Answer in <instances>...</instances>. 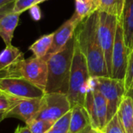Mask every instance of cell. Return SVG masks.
<instances>
[{
    "mask_svg": "<svg viewBox=\"0 0 133 133\" xmlns=\"http://www.w3.org/2000/svg\"><path fill=\"white\" fill-rule=\"evenodd\" d=\"M124 81L126 92L128 89L133 88V49L128 53L126 75Z\"/></svg>",
    "mask_w": 133,
    "mask_h": 133,
    "instance_id": "cell-23",
    "label": "cell"
},
{
    "mask_svg": "<svg viewBox=\"0 0 133 133\" xmlns=\"http://www.w3.org/2000/svg\"><path fill=\"white\" fill-rule=\"evenodd\" d=\"M89 85L98 90L107 102L108 121L117 114L125 95L124 81L109 76L90 77Z\"/></svg>",
    "mask_w": 133,
    "mask_h": 133,
    "instance_id": "cell-4",
    "label": "cell"
},
{
    "mask_svg": "<svg viewBox=\"0 0 133 133\" xmlns=\"http://www.w3.org/2000/svg\"><path fill=\"white\" fill-rule=\"evenodd\" d=\"M53 124L54 123L46 120L35 118L26 124V125L30 128L31 133H46L52 128Z\"/></svg>",
    "mask_w": 133,
    "mask_h": 133,
    "instance_id": "cell-22",
    "label": "cell"
},
{
    "mask_svg": "<svg viewBox=\"0 0 133 133\" xmlns=\"http://www.w3.org/2000/svg\"><path fill=\"white\" fill-rule=\"evenodd\" d=\"M91 126L87 110L83 105H76L71 108V117L68 133H80Z\"/></svg>",
    "mask_w": 133,
    "mask_h": 133,
    "instance_id": "cell-15",
    "label": "cell"
},
{
    "mask_svg": "<svg viewBox=\"0 0 133 133\" xmlns=\"http://www.w3.org/2000/svg\"><path fill=\"white\" fill-rule=\"evenodd\" d=\"M53 36L54 32L42 35L31 44L29 47V50L32 52L33 56L39 58H44L51 48Z\"/></svg>",
    "mask_w": 133,
    "mask_h": 133,
    "instance_id": "cell-19",
    "label": "cell"
},
{
    "mask_svg": "<svg viewBox=\"0 0 133 133\" xmlns=\"http://www.w3.org/2000/svg\"><path fill=\"white\" fill-rule=\"evenodd\" d=\"M98 22L99 11H95L85 18L75 31L76 42L85 57L91 77L109 76L104 54L99 41Z\"/></svg>",
    "mask_w": 133,
    "mask_h": 133,
    "instance_id": "cell-1",
    "label": "cell"
},
{
    "mask_svg": "<svg viewBox=\"0 0 133 133\" xmlns=\"http://www.w3.org/2000/svg\"><path fill=\"white\" fill-rule=\"evenodd\" d=\"M99 133H124L117 114L107 122Z\"/></svg>",
    "mask_w": 133,
    "mask_h": 133,
    "instance_id": "cell-24",
    "label": "cell"
},
{
    "mask_svg": "<svg viewBox=\"0 0 133 133\" xmlns=\"http://www.w3.org/2000/svg\"><path fill=\"white\" fill-rule=\"evenodd\" d=\"M16 99L17 98L10 97L5 94L0 93V113H6L11 107Z\"/></svg>",
    "mask_w": 133,
    "mask_h": 133,
    "instance_id": "cell-26",
    "label": "cell"
},
{
    "mask_svg": "<svg viewBox=\"0 0 133 133\" xmlns=\"http://www.w3.org/2000/svg\"><path fill=\"white\" fill-rule=\"evenodd\" d=\"M93 1L97 11L115 16L118 21L120 20L124 5V0H93Z\"/></svg>",
    "mask_w": 133,
    "mask_h": 133,
    "instance_id": "cell-18",
    "label": "cell"
},
{
    "mask_svg": "<svg viewBox=\"0 0 133 133\" xmlns=\"http://www.w3.org/2000/svg\"><path fill=\"white\" fill-rule=\"evenodd\" d=\"M20 14L10 12L0 20V37L6 45L12 44L14 31L18 25Z\"/></svg>",
    "mask_w": 133,
    "mask_h": 133,
    "instance_id": "cell-14",
    "label": "cell"
},
{
    "mask_svg": "<svg viewBox=\"0 0 133 133\" xmlns=\"http://www.w3.org/2000/svg\"><path fill=\"white\" fill-rule=\"evenodd\" d=\"M24 59V53L12 44L6 45V48L0 52V78H2L10 66Z\"/></svg>",
    "mask_w": 133,
    "mask_h": 133,
    "instance_id": "cell-17",
    "label": "cell"
},
{
    "mask_svg": "<svg viewBox=\"0 0 133 133\" xmlns=\"http://www.w3.org/2000/svg\"><path fill=\"white\" fill-rule=\"evenodd\" d=\"M71 117V110L58 119L46 133H68Z\"/></svg>",
    "mask_w": 133,
    "mask_h": 133,
    "instance_id": "cell-21",
    "label": "cell"
},
{
    "mask_svg": "<svg viewBox=\"0 0 133 133\" xmlns=\"http://www.w3.org/2000/svg\"><path fill=\"white\" fill-rule=\"evenodd\" d=\"M14 133H16V132H15V131H14Z\"/></svg>",
    "mask_w": 133,
    "mask_h": 133,
    "instance_id": "cell-35",
    "label": "cell"
},
{
    "mask_svg": "<svg viewBox=\"0 0 133 133\" xmlns=\"http://www.w3.org/2000/svg\"><path fill=\"white\" fill-rule=\"evenodd\" d=\"M84 107L88 112L92 128L100 131L108 122V107L106 99L98 90L89 85Z\"/></svg>",
    "mask_w": 133,
    "mask_h": 133,
    "instance_id": "cell-7",
    "label": "cell"
},
{
    "mask_svg": "<svg viewBox=\"0 0 133 133\" xmlns=\"http://www.w3.org/2000/svg\"><path fill=\"white\" fill-rule=\"evenodd\" d=\"M128 53L124 42L122 27L118 21L116 30V37L112 52V69L110 77L124 80Z\"/></svg>",
    "mask_w": 133,
    "mask_h": 133,
    "instance_id": "cell-10",
    "label": "cell"
},
{
    "mask_svg": "<svg viewBox=\"0 0 133 133\" xmlns=\"http://www.w3.org/2000/svg\"><path fill=\"white\" fill-rule=\"evenodd\" d=\"M15 132L16 133H31L30 128L26 125L24 127H21L20 125H18L17 127V128L15 129Z\"/></svg>",
    "mask_w": 133,
    "mask_h": 133,
    "instance_id": "cell-29",
    "label": "cell"
},
{
    "mask_svg": "<svg viewBox=\"0 0 133 133\" xmlns=\"http://www.w3.org/2000/svg\"><path fill=\"white\" fill-rule=\"evenodd\" d=\"M45 1H47V0H37L36 3H37V4H40V3H44Z\"/></svg>",
    "mask_w": 133,
    "mask_h": 133,
    "instance_id": "cell-34",
    "label": "cell"
},
{
    "mask_svg": "<svg viewBox=\"0 0 133 133\" xmlns=\"http://www.w3.org/2000/svg\"><path fill=\"white\" fill-rule=\"evenodd\" d=\"M5 118H6L5 113H0V122H1L3 120H4Z\"/></svg>",
    "mask_w": 133,
    "mask_h": 133,
    "instance_id": "cell-33",
    "label": "cell"
},
{
    "mask_svg": "<svg viewBox=\"0 0 133 133\" xmlns=\"http://www.w3.org/2000/svg\"><path fill=\"white\" fill-rule=\"evenodd\" d=\"M42 98L16 99L11 107L5 113L6 118L16 117L28 124L37 116L41 107Z\"/></svg>",
    "mask_w": 133,
    "mask_h": 133,
    "instance_id": "cell-11",
    "label": "cell"
},
{
    "mask_svg": "<svg viewBox=\"0 0 133 133\" xmlns=\"http://www.w3.org/2000/svg\"><path fill=\"white\" fill-rule=\"evenodd\" d=\"M117 114L124 133H133V107L129 96L124 95Z\"/></svg>",
    "mask_w": 133,
    "mask_h": 133,
    "instance_id": "cell-16",
    "label": "cell"
},
{
    "mask_svg": "<svg viewBox=\"0 0 133 133\" xmlns=\"http://www.w3.org/2000/svg\"><path fill=\"white\" fill-rule=\"evenodd\" d=\"M17 77H21L45 91L48 78V64L45 58L35 56L20 61Z\"/></svg>",
    "mask_w": 133,
    "mask_h": 133,
    "instance_id": "cell-9",
    "label": "cell"
},
{
    "mask_svg": "<svg viewBox=\"0 0 133 133\" xmlns=\"http://www.w3.org/2000/svg\"><path fill=\"white\" fill-rule=\"evenodd\" d=\"M71 108L66 94L59 92L45 93L42 98L40 110L35 118L55 123L65 114L70 111Z\"/></svg>",
    "mask_w": 133,
    "mask_h": 133,
    "instance_id": "cell-6",
    "label": "cell"
},
{
    "mask_svg": "<svg viewBox=\"0 0 133 133\" xmlns=\"http://www.w3.org/2000/svg\"><path fill=\"white\" fill-rule=\"evenodd\" d=\"M118 21V19L115 16L99 11L98 37L104 54L107 68L110 77L111 75L112 69V52Z\"/></svg>",
    "mask_w": 133,
    "mask_h": 133,
    "instance_id": "cell-5",
    "label": "cell"
},
{
    "mask_svg": "<svg viewBox=\"0 0 133 133\" xmlns=\"http://www.w3.org/2000/svg\"><path fill=\"white\" fill-rule=\"evenodd\" d=\"M16 2V0H0V7Z\"/></svg>",
    "mask_w": 133,
    "mask_h": 133,
    "instance_id": "cell-31",
    "label": "cell"
},
{
    "mask_svg": "<svg viewBox=\"0 0 133 133\" xmlns=\"http://www.w3.org/2000/svg\"><path fill=\"white\" fill-rule=\"evenodd\" d=\"M14 3H15V2L12 3H10L8 5H6L4 6L0 7V20H1L6 14H9L10 12H13Z\"/></svg>",
    "mask_w": 133,
    "mask_h": 133,
    "instance_id": "cell-28",
    "label": "cell"
},
{
    "mask_svg": "<svg viewBox=\"0 0 133 133\" xmlns=\"http://www.w3.org/2000/svg\"><path fill=\"white\" fill-rule=\"evenodd\" d=\"M119 22L122 27L128 53L133 49V0H124V5Z\"/></svg>",
    "mask_w": 133,
    "mask_h": 133,
    "instance_id": "cell-13",
    "label": "cell"
},
{
    "mask_svg": "<svg viewBox=\"0 0 133 133\" xmlns=\"http://www.w3.org/2000/svg\"><path fill=\"white\" fill-rule=\"evenodd\" d=\"M75 46V35L58 52L47 59L48 78L45 93L59 92L68 94L70 83L71 69Z\"/></svg>",
    "mask_w": 133,
    "mask_h": 133,
    "instance_id": "cell-2",
    "label": "cell"
},
{
    "mask_svg": "<svg viewBox=\"0 0 133 133\" xmlns=\"http://www.w3.org/2000/svg\"><path fill=\"white\" fill-rule=\"evenodd\" d=\"M36 2L37 0H16L13 12L21 14L33 6L36 5Z\"/></svg>",
    "mask_w": 133,
    "mask_h": 133,
    "instance_id": "cell-25",
    "label": "cell"
},
{
    "mask_svg": "<svg viewBox=\"0 0 133 133\" xmlns=\"http://www.w3.org/2000/svg\"><path fill=\"white\" fill-rule=\"evenodd\" d=\"M95 11L97 10L93 0H75V14L82 21Z\"/></svg>",
    "mask_w": 133,
    "mask_h": 133,
    "instance_id": "cell-20",
    "label": "cell"
},
{
    "mask_svg": "<svg viewBox=\"0 0 133 133\" xmlns=\"http://www.w3.org/2000/svg\"><path fill=\"white\" fill-rule=\"evenodd\" d=\"M0 93L17 99L42 98L45 91L21 77L0 78Z\"/></svg>",
    "mask_w": 133,
    "mask_h": 133,
    "instance_id": "cell-8",
    "label": "cell"
},
{
    "mask_svg": "<svg viewBox=\"0 0 133 133\" xmlns=\"http://www.w3.org/2000/svg\"><path fill=\"white\" fill-rule=\"evenodd\" d=\"M80 133H99V132L97 131L96 130L93 129V128H92V126H89V127L86 128L85 130H83V131H82V132H80Z\"/></svg>",
    "mask_w": 133,
    "mask_h": 133,
    "instance_id": "cell-30",
    "label": "cell"
},
{
    "mask_svg": "<svg viewBox=\"0 0 133 133\" xmlns=\"http://www.w3.org/2000/svg\"><path fill=\"white\" fill-rule=\"evenodd\" d=\"M90 77L85 57L81 52L75 38V46L71 69L69 89L66 94L71 107L76 105L84 106L86 92L89 89Z\"/></svg>",
    "mask_w": 133,
    "mask_h": 133,
    "instance_id": "cell-3",
    "label": "cell"
},
{
    "mask_svg": "<svg viewBox=\"0 0 133 133\" xmlns=\"http://www.w3.org/2000/svg\"><path fill=\"white\" fill-rule=\"evenodd\" d=\"M125 95L129 96L131 99V103H132V107H133V88L128 89L126 92H125Z\"/></svg>",
    "mask_w": 133,
    "mask_h": 133,
    "instance_id": "cell-32",
    "label": "cell"
},
{
    "mask_svg": "<svg viewBox=\"0 0 133 133\" xmlns=\"http://www.w3.org/2000/svg\"><path fill=\"white\" fill-rule=\"evenodd\" d=\"M29 11H30V15L34 21H38L41 19L42 13H41V10L38 6V4L33 6L31 8L29 9Z\"/></svg>",
    "mask_w": 133,
    "mask_h": 133,
    "instance_id": "cell-27",
    "label": "cell"
},
{
    "mask_svg": "<svg viewBox=\"0 0 133 133\" xmlns=\"http://www.w3.org/2000/svg\"><path fill=\"white\" fill-rule=\"evenodd\" d=\"M82 22V21L77 17L75 14L72 17L64 22L55 32L53 36L52 43L51 48L49 49L48 53L44 57L46 60L52 54L60 51L68 42V41L72 38L78 25Z\"/></svg>",
    "mask_w": 133,
    "mask_h": 133,
    "instance_id": "cell-12",
    "label": "cell"
}]
</instances>
